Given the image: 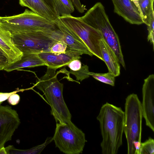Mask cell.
<instances>
[{
    "mask_svg": "<svg viewBox=\"0 0 154 154\" xmlns=\"http://www.w3.org/2000/svg\"><path fill=\"white\" fill-rule=\"evenodd\" d=\"M102 140L103 154H116L122 144L125 113L121 108L106 102L101 107L97 117Z\"/></svg>",
    "mask_w": 154,
    "mask_h": 154,
    "instance_id": "obj_1",
    "label": "cell"
},
{
    "mask_svg": "<svg viewBox=\"0 0 154 154\" xmlns=\"http://www.w3.org/2000/svg\"><path fill=\"white\" fill-rule=\"evenodd\" d=\"M57 69L47 66L45 74L38 79L35 86L45 95L56 122L65 124L71 121L72 115L63 98V85L57 79Z\"/></svg>",
    "mask_w": 154,
    "mask_h": 154,
    "instance_id": "obj_2",
    "label": "cell"
},
{
    "mask_svg": "<svg viewBox=\"0 0 154 154\" xmlns=\"http://www.w3.org/2000/svg\"><path fill=\"white\" fill-rule=\"evenodd\" d=\"M80 18L101 32L106 42L117 56L119 63L125 68L119 37L109 21L102 4L100 2L96 3Z\"/></svg>",
    "mask_w": 154,
    "mask_h": 154,
    "instance_id": "obj_3",
    "label": "cell"
},
{
    "mask_svg": "<svg viewBox=\"0 0 154 154\" xmlns=\"http://www.w3.org/2000/svg\"><path fill=\"white\" fill-rule=\"evenodd\" d=\"M0 28L11 34L31 32H45L58 28L54 22L27 9L23 13L17 15L0 17Z\"/></svg>",
    "mask_w": 154,
    "mask_h": 154,
    "instance_id": "obj_4",
    "label": "cell"
},
{
    "mask_svg": "<svg viewBox=\"0 0 154 154\" xmlns=\"http://www.w3.org/2000/svg\"><path fill=\"white\" fill-rule=\"evenodd\" d=\"M58 30L18 33L11 34V38L14 45L23 54H38L51 51L52 46L60 41Z\"/></svg>",
    "mask_w": 154,
    "mask_h": 154,
    "instance_id": "obj_5",
    "label": "cell"
},
{
    "mask_svg": "<svg viewBox=\"0 0 154 154\" xmlns=\"http://www.w3.org/2000/svg\"><path fill=\"white\" fill-rule=\"evenodd\" d=\"M124 132L126 139L127 153L135 154L133 143L141 142L143 116L141 103L137 95L132 94L126 98Z\"/></svg>",
    "mask_w": 154,
    "mask_h": 154,
    "instance_id": "obj_6",
    "label": "cell"
},
{
    "mask_svg": "<svg viewBox=\"0 0 154 154\" xmlns=\"http://www.w3.org/2000/svg\"><path fill=\"white\" fill-rule=\"evenodd\" d=\"M52 137L56 147L66 154L82 153L87 142L85 134L71 121L65 124L56 123Z\"/></svg>",
    "mask_w": 154,
    "mask_h": 154,
    "instance_id": "obj_7",
    "label": "cell"
},
{
    "mask_svg": "<svg viewBox=\"0 0 154 154\" xmlns=\"http://www.w3.org/2000/svg\"><path fill=\"white\" fill-rule=\"evenodd\" d=\"M59 18L67 28L82 39L93 55L103 61L100 46L103 37L100 31L84 22L79 17L70 15Z\"/></svg>",
    "mask_w": 154,
    "mask_h": 154,
    "instance_id": "obj_8",
    "label": "cell"
},
{
    "mask_svg": "<svg viewBox=\"0 0 154 154\" xmlns=\"http://www.w3.org/2000/svg\"><path fill=\"white\" fill-rule=\"evenodd\" d=\"M20 123L17 111L8 105H0V149L11 140Z\"/></svg>",
    "mask_w": 154,
    "mask_h": 154,
    "instance_id": "obj_9",
    "label": "cell"
},
{
    "mask_svg": "<svg viewBox=\"0 0 154 154\" xmlns=\"http://www.w3.org/2000/svg\"><path fill=\"white\" fill-rule=\"evenodd\" d=\"M54 22L60 31L61 41L66 45L65 53L79 59L83 54L93 55L82 39L65 26L59 17Z\"/></svg>",
    "mask_w": 154,
    "mask_h": 154,
    "instance_id": "obj_10",
    "label": "cell"
},
{
    "mask_svg": "<svg viewBox=\"0 0 154 154\" xmlns=\"http://www.w3.org/2000/svg\"><path fill=\"white\" fill-rule=\"evenodd\" d=\"M143 116L146 125L154 132V75L144 80L142 88Z\"/></svg>",
    "mask_w": 154,
    "mask_h": 154,
    "instance_id": "obj_11",
    "label": "cell"
},
{
    "mask_svg": "<svg viewBox=\"0 0 154 154\" xmlns=\"http://www.w3.org/2000/svg\"><path fill=\"white\" fill-rule=\"evenodd\" d=\"M114 12L132 24L144 23L140 11L133 0H111Z\"/></svg>",
    "mask_w": 154,
    "mask_h": 154,
    "instance_id": "obj_12",
    "label": "cell"
},
{
    "mask_svg": "<svg viewBox=\"0 0 154 154\" xmlns=\"http://www.w3.org/2000/svg\"><path fill=\"white\" fill-rule=\"evenodd\" d=\"M19 4L51 21L54 22L60 17L56 11L43 0H19Z\"/></svg>",
    "mask_w": 154,
    "mask_h": 154,
    "instance_id": "obj_13",
    "label": "cell"
},
{
    "mask_svg": "<svg viewBox=\"0 0 154 154\" xmlns=\"http://www.w3.org/2000/svg\"><path fill=\"white\" fill-rule=\"evenodd\" d=\"M0 48L8 56L9 64L20 60L23 55L13 42L11 34L0 28Z\"/></svg>",
    "mask_w": 154,
    "mask_h": 154,
    "instance_id": "obj_14",
    "label": "cell"
},
{
    "mask_svg": "<svg viewBox=\"0 0 154 154\" xmlns=\"http://www.w3.org/2000/svg\"><path fill=\"white\" fill-rule=\"evenodd\" d=\"M100 46L103 61L106 65L109 72L115 77L119 76L120 73V66L118 59L115 52L103 38L100 41Z\"/></svg>",
    "mask_w": 154,
    "mask_h": 154,
    "instance_id": "obj_15",
    "label": "cell"
},
{
    "mask_svg": "<svg viewBox=\"0 0 154 154\" xmlns=\"http://www.w3.org/2000/svg\"><path fill=\"white\" fill-rule=\"evenodd\" d=\"M46 65V63L35 53L23 54L20 60L9 64L3 70L10 72L25 67H31Z\"/></svg>",
    "mask_w": 154,
    "mask_h": 154,
    "instance_id": "obj_16",
    "label": "cell"
},
{
    "mask_svg": "<svg viewBox=\"0 0 154 154\" xmlns=\"http://www.w3.org/2000/svg\"><path fill=\"white\" fill-rule=\"evenodd\" d=\"M38 55L46 63V66L57 69L67 65L73 60L79 59L66 53L56 54L51 51L41 52Z\"/></svg>",
    "mask_w": 154,
    "mask_h": 154,
    "instance_id": "obj_17",
    "label": "cell"
},
{
    "mask_svg": "<svg viewBox=\"0 0 154 154\" xmlns=\"http://www.w3.org/2000/svg\"><path fill=\"white\" fill-rule=\"evenodd\" d=\"M53 140V137H48L42 144L31 149L22 150L16 149L11 145H9L5 148L7 154H40L46 146Z\"/></svg>",
    "mask_w": 154,
    "mask_h": 154,
    "instance_id": "obj_18",
    "label": "cell"
},
{
    "mask_svg": "<svg viewBox=\"0 0 154 154\" xmlns=\"http://www.w3.org/2000/svg\"><path fill=\"white\" fill-rule=\"evenodd\" d=\"M140 13L144 23L147 25L149 16L154 12V0H133Z\"/></svg>",
    "mask_w": 154,
    "mask_h": 154,
    "instance_id": "obj_19",
    "label": "cell"
},
{
    "mask_svg": "<svg viewBox=\"0 0 154 154\" xmlns=\"http://www.w3.org/2000/svg\"><path fill=\"white\" fill-rule=\"evenodd\" d=\"M55 10L60 16L70 15L74 11V7L70 0H54Z\"/></svg>",
    "mask_w": 154,
    "mask_h": 154,
    "instance_id": "obj_20",
    "label": "cell"
},
{
    "mask_svg": "<svg viewBox=\"0 0 154 154\" xmlns=\"http://www.w3.org/2000/svg\"><path fill=\"white\" fill-rule=\"evenodd\" d=\"M90 75L96 79L103 83L113 86L115 85V77L112 73L109 72L105 73L90 72Z\"/></svg>",
    "mask_w": 154,
    "mask_h": 154,
    "instance_id": "obj_21",
    "label": "cell"
},
{
    "mask_svg": "<svg viewBox=\"0 0 154 154\" xmlns=\"http://www.w3.org/2000/svg\"><path fill=\"white\" fill-rule=\"evenodd\" d=\"M154 154V140L149 137L144 142L141 143L140 154Z\"/></svg>",
    "mask_w": 154,
    "mask_h": 154,
    "instance_id": "obj_22",
    "label": "cell"
},
{
    "mask_svg": "<svg viewBox=\"0 0 154 154\" xmlns=\"http://www.w3.org/2000/svg\"><path fill=\"white\" fill-rule=\"evenodd\" d=\"M68 72L74 75L77 81L80 80L82 81L88 78L90 76V72L87 65L82 66L81 68L77 71H73L70 70Z\"/></svg>",
    "mask_w": 154,
    "mask_h": 154,
    "instance_id": "obj_23",
    "label": "cell"
},
{
    "mask_svg": "<svg viewBox=\"0 0 154 154\" xmlns=\"http://www.w3.org/2000/svg\"><path fill=\"white\" fill-rule=\"evenodd\" d=\"M154 12L151 13L147 25L148 31L147 40L149 41L152 45L153 49H154Z\"/></svg>",
    "mask_w": 154,
    "mask_h": 154,
    "instance_id": "obj_24",
    "label": "cell"
},
{
    "mask_svg": "<svg viewBox=\"0 0 154 154\" xmlns=\"http://www.w3.org/2000/svg\"><path fill=\"white\" fill-rule=\"evenodd\" d=\"M66 48V45L64 42L58 41L52 46L51 52L56 54L65 53Z\"/></svg>",
    "mask_w": 154,
    "mask_h": 154,
    "instance_id": "obj_25",
    "label": "cell"
},
{
    "mask_svg": "<svg viewBox=\"0 0 154 154\" xmlns=\"http://www.w3.org/2000/svg\"><path fill=\"white\" fill-rule=\"evenodd\" d=\"M9 64V59L5 53L0 48V70Z\"/></svg>",
    "mask_w": 154,
    "mask_h": 154,
    "instance_id": "obj_26",
    "label": "cell"
},
{
    "mask_svg": "<svg viewBox=\"0 0 154 154\" xmlns=\"http://www.w3.org/2000/svg\"><path fill=\"white\" fill-rule=\"evenodd\" d=\"M72 71H75L79 69L82 67L81 61L78 59H75L71 61L67 65Z\"/></svg>",
    "mask_w": 154,
    "mask_h": 154,
    "instance_id": "obj_27",
    "label": "cell"
},
{
    "mask_svg": "<svg viewBox=\"0 0 154 154\" xmlns=\"http://www.w3.org/2000/svg\"><path fill=\"white\" fill-rule=\"evenodd\" d=\"M20 96L16 93L11 94L8 98V101L11 104L13 105L17 104L20 102Z\"/></svg>",
    "mask_w": 154,
    "mask_h": 154,
    "instance_id": "obj_28",
    "label": "cell"
},
{
    "mask_svg": "<svg viewBox=\"0 0 154 154\" xmlns=\"http://www.w3.org/2000/svg\"><path fill=\"white\" fill-rule=\"evenodd\" d=\"M73 5L78 12L82 13L85 11V8L84 6L82 5L80 0H70Z\"/></svg>",
    "mask_w": 154,
    "mask_h": 154,
    "instance_id": "obj_29",
    "label": "cell"
},
{
    "mask_svg": "<svg viewBox=\"0 0 154 154\" xmlns=\"http://www.w3.org/2000/svg\"><path fill=\"white\" fill-rule=\"evenodd\" d=\"M21 91H22V90H17L10 93L0 92V104H1L3 102L8 99L11 94Z\"/></svg>",
    "mask_w": 154,
    "mask_h": 154,
    "instance_id": "obj_30",
    "label": "cell"
},
{
    "mask_svg": "<svg viewBox=\"0 0 154 154\" xmlns=\"http://www.w3.org/2000/svg\"><path fill=\"white\" fill-rule=\"evenodd\" d=\"M43 0L48 6H49L52 9H53L55 11H56L54 0Z\"/></svg>",
    "mask_w": 154,
    "mask_h": 154,
    "instance_id": "obj_31",
    "label": "cell"
},
{
    "mask_svg": "<svg viewBox=\"0 0 154 154\" xmlns=\"http://www.w3.org/2000/svg\"><path fill=\"white\" fill-rule=\"evenodd\" d=\"M0 154H7L5 148V147L0 149Z\"/></svg>",
    "mask_w": 154,
    "mask_h": 154,
    "instance_id": "obj_32",
    "label": "cell"
},
{
    "mask_svg": "<svg viewBox=\"0 0 154 154\" xmlns=\"http://www.w3.org/2000/svg\"><path fill=\"white\" fill-rule=\"evenodd\" d=\"M1 104H0V105Z\"/></svg>",
    "mask_w": 154,
    "mask_h": 154,
    "instance_id": "obj_33",
    "label": "cell"
}]
</instances>
